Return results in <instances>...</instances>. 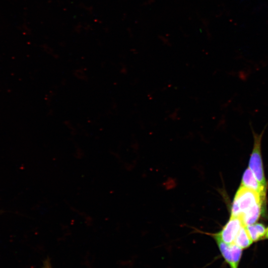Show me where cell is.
<instances>
[{
	"instance_id": "1",
	"label": "cell",
	"mask_w": 268,
	"mask_h": 268,
	"mask_svg": "<svg viewBox=\"0 0 268 268\" xmlns=\"http://www.w3.org/2000/svg\"><path fill=\"white\" fill-rule=\"evenodd\" d=\"M264 201L255 191L240 186L233 201L231 216L239 218L244 226L254 224L260 216Z\"/></svg>"
},
{
	"instance_id": "2",
	"label": "cell",
	"mask_w": 268,
	"mask_h": 268,
	"mask_svg": "<svg viewBox=\"0 0 268 268\" xmlns=\"http://www.w3.org/2000/svg\"><path fill=\"white\" fill-rule=\"evenodd\" d=\"M249 124L253 135L254 144L252 152L250 157L249 168L259 182L266 188L267 183L261 154V141L263 134L268 126V124L264 127V129L259 134L255 132L251 122H250Z\"/></svg>"
},
{
	"instance_id": "3",
	"label": "cell",
	"mask_w": 268,
	"mask_h": 268,
	"mask_svg": "<svg viewBox=\"0 0 268 268\" xmlns=\"http://www.w3.org/2000/svg\"><path fill=\"white\" fill-rule=\"evenodd\" d=\"M243 226L239 218L230 216L229 221L220 231L215 233H205L214 239H218L227 244H232L234 243L237 235Z\"/></svg>"
},
{
	"instance_id": "4",
	"label": "cell",
	"mask_w": 268,
	"mask_h": 268,
	"mask_svg": "<svg viewBox=\"0 0 268 268\" xmlns=\"http://www.w3.org/2000/svg\"><path fill=\"white\" fill-rule=\"evenodd\" d=\"M219 252L230 268H238L243 249L235 244H227L218 239H214Z\"/></svg>"
},
{
	"instance_id": "5",
	"label": "cell",
	"mask_w": 268,
	"mask_h": 268,
	"mask_svg": "<svg viewBox=\"0 0 268 268\" xmlns=\"http://www.w3.org/2000/svg\"><path fill=\"white\" fill-rule=\"evenodd\" d=\"M240 186L255 191L265 200L266 188L259 182L249 167L243 174Z\"/></svg>"
},
{
	"instance_id": "6",
	"label": "cell",
	"mask_w": 268,
	"mask_h": 268,
	"mask_svg": "<svg viewBox=\"0 0 268 268\" xmlns=\"http://www.w3.org/2000/svg\"><path fill=\"white\" fill-rule=\"evenodd\" d=\"M245 227L253 242L264 238L266 232V228L262 223L256 222L247 225Z\"/></svg>"
},
{
	"instance_id": "7",
	"label": "cell",
	"mask_w": 268,
	"mask_h": 268,
	"mask_svg": "<svg viewBox=\"0 0 268 268\" xmlns=\"http://www.w3.org/2000/svg\"><path fill=\"white\" fill-rule=\"evenodd\" d=\"M253 243L245 226H242L236 236L234 244L243 250L249 247Z\"/></svg>"
},
{
	"instance_id": "8",
	"label": "cell",
	"mask_w": 268,
	"mask_h": 268,
	"mask_svg": "<svg viewBox=\"0 0 268 268\" xmlns=\"http://www.w3.org/2000/svg\"><path fill=\"white\" fill-rule=\"evenodd\" d=\"M43 268H52L50 266V263L48 262H46L45 263V264Z\"/></svg>"
},
{
	"instance_id": "9",
	"label": "cell",
	"mask_w": 268,
	"mask_h": 268,
	"mask_svg": "<svg viewBox=\"0 0 268 268\" xmlns=\"http://www.w3.org/2000/svg\"><path fill=\"white\" fill-rule=\"evenodd\" d=\"M264 238L268 239V227L266 228V232Z\"/></svg>"
}]
</instances>
